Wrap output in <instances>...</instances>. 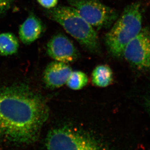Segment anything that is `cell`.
<instances>
[{
  "instance_id": "1",
  "label": "cell",
  "mask_w": 150,
  "mask_h": 150,
  "mask_svg": "<svg viewBox=\"0 0 150 150\" xmlns=\"http://www.w3.org/2000/svg\"><path fill=\"white\" fill-rule=\"evenodd\" d=\"M49 115L46 99L28 84L0 86V139L17 145L33 143Z\"/></svg>"
},
{
  "instance_id": "2",
  "label": "cell",
  "mask_w": 150,
  "mask_h": 150,
  "mask_svg": "<svg viewBox=\"0 0 150 150\" xmlns=\"http://www.w3.org/2000/svg\"><path fill=\"white\" fill-rule=\"evenodd\" d=\"M48 17L64 29L90 53L100 55L101 49L95 28L70 6H59L45 11Z\"/></svg>"
},
{
  "instance_id": "3",
  "label": "cell",
  "mask_w": 150,
  "mask_h": 150,
  "mask_svg": "<svg viewBox=\"0 0 150 150\" xmlns=\"http://www.w3.org/2000/svg\"><path fill=\"white\" fill-rule=\"evenodd\" d=\"M104 38L107 50L115 58L122 57L124 48L142 28L141 4L132 3L125 8Z\"/></svg>"
},
{
  "instance_id": "4",
  "label": "cell",
  "mask_w": 150,
  "mask_h": 150,
  "mask_svg": "<svg viewBox=\"0 0 150 150\" xmlns=\"http://www.w3.org/2000/svg\"><path fill=\"white\" fill-rule=\"evenodd\" d=\"M45 145L47 150H109L91 135L67 126L51 130Z\"/></svg>"
},
{
  "instance_id": "5",
  "label": "cell",
  "mask_w": 150,
  "mask_h": 150,
  "mask_svg": "<svg viewBox=\"0 0 150 150\" xmlns=\"http://www.w3.org/2000/svg\"><path fill=\"white\" fill-rule=\"evenodd\" d=\"M69 6L96 30L111 27L118 18V12L100 0H67Z\"/></svg>"
},
{
  "instance_id": "6",
  "label": "cell",
  "mask_w": 150,
  "mask_h": 150,
  "mask_svg": "<svg viewBox=\"0 0 150 150\" xmlns=\"http://www.w3.org/2000/svg\"><path fill=\"white\" fill-rule=\"evenodd\" d=\"M122 57L140 72L150 71V29L142 28L139 34L126 46Z\"/></svg>"
},
{
  "instance_id": "7",
  "label": "cell",
  "mask_w": 150,
  "mask_h": 150,
  "mask_svg": "<svg viewBox=\"0 0 150 150\" xmlns=\"http://www.w3.org/2000/svg\"><path fill=\"white\" fill-rule=\"evenodd\" d=\"M47 53L55 61L65 64L72 63L78 59V50L69 38L62 33L57 34L47 44Z\"/></svg>"
},
{
  "instance_id": "8",
  "label": "cell",
  "mask_w": 150,
  "mask_h": 150,
  "mask_svg": "<svg viewBox=\"0 0 150 150\" xmlns=\"http://www.w3.org/2000/svg\"><path fill=\"white\" fill-rule=\"evenodd\" d=\"M72 71L68 64L54 61L48 64L45 69L43 82L50 89L59 88L67 83Z\"/></svg>"
},
{
  "instance_id": "9",
  "label": "cell",
  "mask_w": 150,
  "mask_h": 150,
  "mask_svg": "<svg viewBox=\"0 0 150 150\" xmlns=\"http://www.w3.org/2000/svg\"><path fill=\"white\" fill-rule=\"evenodd\" d=\"M45 29L42 21L34 13H31L20 26L19 38L23 44L30 45L41 37Z\"/></svg>"
},
{
  "instance_id": "10",
  "label": "cell",
  "mask_w": 150,
  "mask_h": 150,
  "mask_svg": "<svg viewBox=\"0 0 150 150\" xmlns=\"http://www.w3.org/2000/svg\"><path fill=\"white\" fill-rule=\"evenodd\" d=\"M114 73L111 68L107 64L97 65L91 75V82L95 86L104 88L114 82Z\"/></svg>"
},
{
  "instance_id": "11",
  "label": "cell",
  "mask_w": 150,
  "mask_h": 150,
  "mask_svg": "<svg viewBox=\"0 0 150 150\" xmlns=\"http://www.w3.org/2000/svg\"><path fill=\"white\" fill-rule=\"evenodd\" d=\"M19 42L14 34L6 32L0 34V55L7 56L17 53Z\"/></svg>"
},
{
  "instance_id": "12",
  "label": "cell",
  "mask_w": 150,
  "mask_h": 150,
  "mask_svg": "<svg viewBox=\"0 0 150 150\" xmlns=\"http://www.w3.org/2000/svg\"><path fill=\"white\" fill-rule=\"evenodd\" d=\"M89 78L87 74L81 71H72L67 81V86L72 90L82 89L88 84Z\"/></svg>"
},
{
  "instance_id": "13",
  "label": "cell",
  "mask_w": 150,
  "mask_h": 150,
  "mask_svg": "<svg viewBox=\"0 0 150 150\" xmlns=\"http://www.w3.org/2000/svg\"><path fill=\"white\" fill-rule=\"evenodd\" d=\"M40 6L43 8L50 9L56 7L58 4V0H37Z\"/></svg>"
},
{
  "instance_id": "14",
  "label": "cell",
  "mask_w": 150,
  "mask_h": 150,
  "mask_svg": "<svg viewBox=\"0 0 150 150\" xmlns=\"http://www.w3.org/2000/svg\"><path fill=\"white\" fill-rule=\"evenodd\" d=\"M15 0H0V16L8 10Z\"/></svg>"
},
{
  "instance_id": "15",
  "label": "cell",
  "mask_w": 150,
  "mask_h": 150,
  "mask_svg": "<svg viewBox=\"0 0 150 150\" xmlns=\"http://www.w3.org/2000/svg\"><path fill=\"white\" fill-rule=\"evenodd\" d=\"M144 103L146 109L150 113V90L145 97Z\"/></svg>"
},
{
  "instance_id": "16",
  "label": "cell",
  "mask_w": 150,
  "mask_h": 150,
  "mask_svg": "<svg viewBox=\"0 0 150 150\" xmlns=\"http://www.w3.org/2000/svg\"><path fill=\"white\" fill-rule=\"evenodd\" d=\"M150 150V149H149V150Z\"/></svg>"
}]
</instances>
